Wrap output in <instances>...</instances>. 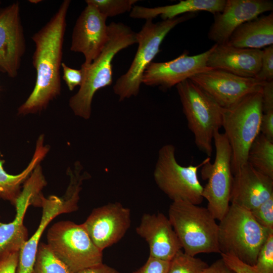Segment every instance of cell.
<instances>
[{
	"label": "cell",
	"mask_w": 273,
	"mask_h": 273,
	"mask_svg": "<svg viewBox=\"0 0 273 273\" xmlns=\"http://www.w3.org/2000/svg\"><path fill=\"white\" fill-rule=\"evenodd\" d=\"M46 185L39 164L24 182L17 199L14 219L9 223L0 221V259L10 253L20 252L28 240V231L23 223L24 216L29 206L40 207L41 190Z\"/></svg>",
	"instance_id": "11"
},
{
	"label": "cell",
	"mask_w": 273,
	"mask_h": 273,
	"mask_svg": "<svg viewBox=\"0 0 273 273\" xmlns=\"http://www.w3.org/2000/svg\"><path fill=\"white\" fill-rule=\"evenodd\" d=\"M135 231L147 242L150 256L170 261L182 249L168 218L162 213H144Z\"/></svg>",
	"instance_id": "19"
},
{
	"label": "cell",
	"mask_w": 273,
	"mask_h": 273,
	"mask_svg": "<svg viewBox=\"0 0 273 273\" xmlns=\"http://www.w3.org/2000/svg\"><path fill=\"white\" fill-rule=\"evenodd\" d=\"M18 2L0 9V71L10 77L18 75L26 51Z\"/></svg>",
	"instance_id": "14"
},
{
	"label": "cell",
	"mask_w": 273,
	"mask_h": 273,
	"mask_svg": "<svg viewBox=\"0 0 273 273\" xmlns=\"http://www.w3.org/2000/svg\"><path fill=\"white\" fill-rule=\"evenodd\" d=\"M107 19L94 6L87 4L75 22L70 50L82 54L85 64L92 63L98 57L107 42Z\"/></svg>",
	"instance_id": "16"
},
{
	"label": "cell",
	"mask_w": 273,
	"mask_h": 273,
	"mask_svg": "<svg viewBox=\"0 0 273 273\" xmlns=\"http://www.w3.org/2000/svg\"><path fill=\"white\" fill-rule=\"evenodd\" d=\"M70 3V0L63 1L51 19L32 36L35 46L32 64L36 71V81L31 93L18 108L19 115L40 112L60 94V69Z\"/></svg>",
	"instance_id": "1"
},
{
	"label": "cell",
	"mask_w": 273,
	"mask_h": 273,
	"mask_svg": "<svg viewBox=\"0 0 273 273\" xmlns=\"http://www.w3.org/2000/svg\"><path fill=\"white\" fill-rule=\"evenodd\" d=\"M75 273H121L115 268L103 263L84 268Z\"/></svg>",
	"instance_id": "39"
},
{
	"label": "cell",
	"mask_w": 273,
	"mask_h": 273,
	"mask_svg": "<svg viewBox=\"0 0 273 273\" xmlns=\"http://www.w3.org/2000/svg\"><path fill=\"white\" fill-rule=\"evenodd\" d=\"M108 27L109 37L105 46L92 63L81 65L83 82L69 102L74 114L85 120L91 116L92 101L96 93L112 84V61L115 56L121 50L137 43L136 33L128 26L112 22Z\"/></svg>",
	"instance_id": "2"
},
{
	"label": "cell",
	"mask_w": 273,
	"mask_h": 273,
	"mask_svg": "<svg viewBox=\"0 0 273 273\" xmlns=\"http://www.w3.org/2000/svg\"><path fill=\"white\" fill-rule=\"evenodd\" d=\"M187 119L199 150L211 156L214 132L222 127L223 108L190 79L176 85Z\"/></svg>",
	"instance_id": "6"
},
{
	"label": "cell",
	"mask_w": 273,
	"mask_h": 273,
	"mask_svg": "<svg viewBox=\"0 0 273 273\" xmlns=\"http://www.w3.org/2000/svg\"><path fill=\"white\" fill-rule=\"evenodd\" d=\"M130 223V209L114 202L93 209L82 224L95 245L103 251L123 238Z\"/></svg>",
	"instance_id": "13"
},
{
	"label": "cell",
	"mask_w": 273,
	"mask_h": 273,
	"mask_svg": "<svg viewBox=\"0 0 273 273\" xmlns=\"http://www.w3.org/2000/svg\"><path fill=\"white\" fill-rule=\"evenodd\" d=\"M1 2L0 1V5H1Z\"/></svg>",
	"instance_id": "41"
},
{
	"label": "cell",
	"mask_w": 273,
	"mask_h": 273,
	"mask_svg": "<svg viewBox=\"0 0 273 273\" xmlns=\"http://www.w3.org/2000/svg\"><path fill=\"white\" fill-rule=\"evenodd\" d=\"M169 264L170 261L149 256L145 264L133 273H167Z\"/></svg>",
	"instance_id": "33"
},
{
	"label": "cell",
	"mask_w": 273,
	"mask_h": 273,
	"mask_svg": "<svg viewBox=\"0 0 273 273\" xmlns=\"http://www.w3.org/2000/svg\"><path fill=\"white\" fill-rule=\"evenodd\" d=\"M230 202L251 210L273 196V178L248 162L233 174Z\"/></svg>",
	"instance_id": "18"
},
{
	"label": "cell",
	"mask_w": 273,
	"mask_h": 273,
	"mask_svg": "<svg viewBox=\"0 0 273 273\" xmlns=\"http://www.w3.org/2000/svg\"><path fill=\"white\" fill-rule=\"evenodd\" d=\"M203 273H237L235 270L229 267L223 260L221 258L210 266H208L203 271Z\"/></svg>",
	"instance_id": "38"
},
{
	"label": "cell",
	"mask_w": 273,
	"mask_h": 273,
	"mask_svg": "<svg viewBox=\"0 0 273 273\" xmlns=\"http://www.w3.org/2000/svg\"><path fill=\"white\" fill-rule=\"evenodd\" d=\"M261 94L263 113L273 111V81L264 82Z\"/></svg>",
	"instance_id": "36"
},
{
	"label": "cell",
	"mask_w": 273,
	"mask_h": 273,
	"mask_svg": "<svg viewBox=\"0 0 273 273\" xmlns=\"http://www.w3.org/2000/svg\"><path fill=\"white\" fill-rule=\"evenodd\" d=\"M225 263L237 273H260L253 266L247 264L238 258L229 254H220Z\"/></svg>",
	"instance_id": "34"
},
{
	"label": "cell",
	"mask_w": 273,
	"mask_h": 273,
	"mask_svg": "<svg viewBox=\"0 0 273 273\" xmlns=\"http://www.w3.org/2000/svg\"><path fill=\"white\" fill-rule=\"evenodd\" d=\"M262 114L261 92L248 95L223 108L222 127L231 148L233 174L247 162L249 149L260 133Z\"/></svg>",
	"instance_id": "5"
},
{
	"label": "cell",
	"mask_w": 273,
	"mask_h": 273,
	"mask_svg": "<svg viewBox=\"0 0 273 273\" xmlns=\"http://www.w3.org/2000/svg\"><path fill=\"white\" fill-rule=\"evenodd\" d=\"M168 218L186 254L220 253L218 224L207 208L183 200L173 201Z\"/></svg>",
	"instance_id": "3"
},
{
	"label": "cell",
	"mask_w": 273,
	"mask_h": 273,
	"mask_svg": "<svg viewBox=\"0 0 273 273\" xmlns=\"http://www.w3.org/2000/svg\"><path fill=\"white\" fill-rule=\"evenodd\" d=\"M219 221L220 254H231L244 263L254 266L260 248L273 231L258 223L250 210L231 204Z\"/></svg>",
	"instance_id": "4"
},
{
	"label": "cell",
	"mask_w": 273,
	"mask_h": 273,
	"mask_svg": "<svg viewBox=\"0 0 273 273\" xmlns=\"http://www.w3.org/2000/svg\"><path fill=\"white\" fill-rule=\"evenodd\" d=\"M260 132L267 139L273 142V111L263 113Z\"/></svg>",
	"instance_id": "37"
},
{
	"label": "cell",
	"mask_w": 273,
	"mask_h": 273,
	"mask_svg": "<svg viewBox=\"0 0 273 273\" xmlns=\"http://www.w3.org/2000/svg\"><path fill=\"white\" fill-rule=\"evenodd\" d=\"M207 92L222 108H229L246 96L261 92L265 82L240 77L217 69H209L190 78Z\"/></svg>",
	"instance_id": "12"
},
{
	"label": "cell",
	"mask_w": 273,
	"mask_h": 273,
	"mask_svg": "<svg viewBox=\"0 0 273 273\" xmlns=\"http://www.w3.org/2000/svg\"><path fill=\"white\" fill-rule=\"evenodd\" d=\"M206 158L197 165L184 166L175 157V148L172 144L163 145L159 150L153 172L157 187L170 199L183 200L200 204L203 187L198 177V170L207 161Z\"/></svg>",
	"instance_id": "8"
},
{
	"label": "cell",
	"mask_w": 273,
	"mask_h": 273,
	"mask_svg": "<svg viewBox=\"0 0 273 273\" xmlns=\"http://www.w3.org/2000/svg\"><path fill=\"white\" fill-rule=\"evenodd\" d=\"M213 46L200 54L189 56L184 52L167 62H152L145 70L142 82L150 86L167 89L190 79L194 75L208 69L206 62Z\"/></svg>",
	"instance_id": "15"
},
{
	"label": "cell",
	"mask_w": 273,
	"mask_h": 273,
	"mask_svg": "<svg viewBox=\"0 0 273 273\" xmlns=\"http://www.w3.org/2000/svg\"><path fill=\"white\" fill-rule=\"evenodd\" d=\"M272 10L270 0H226L222 11L214 15L208 38L216 44H225L240 25Z\"/></svg>",
	"instance_id": "17"
},
{
	"label": "cell",
	"mask_w": 273,
	"mask_h": 273,
	"mask_svg": "<svg viewBox=\"0 0 273 273\" xmlns=\"http://www.w3.org/2000/svg\"><path fill=\"white\" fill-rule=\"evenodd\" d=\"M192 14H187L156 23L152 19L146 20L136 33L138 48L129 68L117 79L113 87L120 101L138 95L144 72L159 52L166 36L177 25L194 16Z\"/></svg>",
	"instance_id": "7"
},
{
	"label": "cell",
	"mask_w": 273,
	"mask_h": 273,
	"mask_svg": "<svg viewBox=\"0 0 273 273\" xmlns=\"http://www.w3.org/2000/svg\"><path fill=\"white\" fill-rule=\"evenodd\" d=\"M138 0H86L106 17L118 16L130 12Z\"/></svg>",
	"instance_id": "28"
},
{
	"label": "cell",
	"mask_w": 273,
	"mask_h": 273,
	"mask_svg": "<svg viewBox=\"0 0 273 273\" xmlns=\"http://www.w3.org/2000/svg\"><path fill=\"white\" fill-rule=\"evenodd\" d=\"M250 212L261 226L273 231V196Z\"/></svg>",
	"instance_id": "30"
},
{
	"label": "cell",
	"mask_w": 273,
	"mask_h": 273,
	"mask_svg": "<svg viewBox=\"0 0 273 273\" xmlns=\"http://www.w3.org/2000/svg\"><path fill=\"white\" fill-rule=\"evenodd\" d=\"M225 44L236 48L259 50L272 45V12L240 25L232 33Z\"/></svg>",
	"instance_id": "23"
},
{
	"label": "cell",
	"mask_w": 273,
	"mask_h": 273,
	"mask_svg": "<svg viewBox=\"0 0 273 273\" xmlns=\"http://www.w3.org/2000/svg\"><path fill=\"white\" fill-rule=\"evenodd\" d=\"M208 266L199 258L179 250L170 261L167 273H203Z\"/></svg>",
	"instance_id": "27"
},
{
	"label": "cell",
	"mask_w": 273,
	"mask_h": 273,
	"mask_svg": "<svg viewBox=\"0 0 273 273\" xmlns=\"http://www.w3.org/2000/svg\"><path fill=\"white\" fill-rule=\"evenodd\" d=\"M19 252L10 253L0 259V273H17Z\"/></svg>",
	"instance_id": "35"
},
{
	"label": "cell",
	"mask_w": 273,
	"mask_h": 273,
	"mask_svg": "<svg viewBox=\"0 0 273 273\" xmlns=\"http://www.w3.org/2000/svg\"><path fill=\"white\" fill-rule=\"evenodd\" d=\"M253 266L260 273H273V232L262 245Z\"/></svg>",
	"instance_id": "29"
},
{
	"label": "cell",
	"mask_w": 273,
	"mask_h": 273,
	"mask_svg": "<svg viewBox=\"0 0 273 273\" xmlns=\"http://www.w3.org/2000/svg\"><path fill=\"white\" fill-rule=\"evenodd\" d=\"M255 78L262 82L273 81V45L262 50L260 69Z\"/></svg>",
	"instance_id": "31"
},
{
	"label": "cell",
	"mask_w": 273,
	"mask_h": 273,
	"mask_svg": "<svg viewBox=\"0 0 273 273\" xmlns=\"http://www.w3.org/2000/svg\"><path fill=\"white\" fill-rule=\"evenodd\" d=\"M31 273H72L67 266L52 251L47 244H39Z\"/></svg>",
	"instance_id": "26"
},
{
	"label": "cell",
	"mask_w": 273,
	"mask_h": 273,
	"mask_svg": "<svg viewBox=\"0 0 273 273\" xmlns=\"http://www.w3.org/2000/svg\"><path fill=\"white\" fill-rule=\"evenodd\" d=\"M47 242L72 273L103 263V251L93 243L82 224L58 221L49 229Z\"/></svg>",
	"instance_id": "9"
},
{
	"label": "cell",
	"mask_w": 273,
	"mask_h": 273,
	"mask_svg": "<svg viewBox=\"0 0 273 273\" xmlns=\"http://www.w3.org/2000/svg\"><path fill=\"white\" fill-rule=\"evenodd\" d=\"M247 162L258 171L273 178V142L259 133L249 149Z\"/></svg>",
	"instance_id": "25"
},
{
	"label": "cell",
	"mask_w": 273,
	"mask_h": 273,
	"mask_svg": "<svg viewBox=\"0 0 273 273\" xmlns=\"http://www.w3.org/2000/svg\"><path fill=\"white\" fill-rule=\"evenodd\" d=\"M262 50L215 44L209 54L207 67L220 69L246 78H255L261 63Z\"/></svg>",
	"instance_id": "20"
},
{
	"label": "cell",
	"mask_w": 273,
	"mask_h": 273,
	"mask_svg": "<svg viewBox=\"0 0 273 273\" xmlns=\"http://www.w3.org/2000/svg\"><path fill=\"white\" fill-rule=\"evenodd\" d=\"M226 0H185L178 3L154 8L134 5L129 16L134 19L146 20L160 16L163 20L171 19L180 14H191L199 11H207L213 15L222 11Z\"/></svg>",
	"instance_id": "22"
},
{
	"label": "cell",
	"mask_w": 273,
	"mask_h": 273,
	"mask_svg": "<svg viewBox=\"0 0 273 273\" xmlns=\"http://www.w3.org/2000/svg\"><path fill=\"white\" fill-rule=\"evenodd\" d=\"M42 216L39 225L33 235L28 239L19 252L17 273H31L35 262L39 242L44 230L58 215L76 211L78 205L71 199L52 195L45 198L41 196Z\"/></svg>",
	"instance_id": "21"
},
{
	"label": "cell",
	"mask_w": 273,
	"mask_h": 273,
	"mask_svg": "<svg viewBox=\"0 0 273 273\" xmlns=\"http://www.w3.org/2000/svg\"><path fill=\"white\" fill-rule=\"evenodd\" d=\"M29 2H30V3H33V4H36V3H39L40 2H41V1H39V0H30V1H29Z\"/></svg>",
	"instance_id": "40"
},
{
	"label": "cell",
	"mask_w": 273,
	"mask_h": 273,
	"mask_svg": "<svg viewBox=\"0 0 273 273\" xmlns=\"http://www.w3.org/2000/svg\"><path fill=\"white\" fill-rule=\"evenodd\" d=\"M44 135L39 136L35 150L27 167L20 173H8L3 167L4 160H0V199L8 201L15 205L21 193V186L30 176L35 167L40 163L48 153L50 148L44 146Z\"/></svg>",
	"instance_id": "24"
},
{
	"label": "cell",
	"mask_w": 273,
	"mask_h": 273,
	"mask_svg": "<svg viewBox=\"0 0 273 273\" xmlns=\"http://www.w3.org/2000/svg\"><path fill=\"white\" fill-rule=\"evenodd\" d=\"M61 67L63 72V79L68 89L72 91L75 87L80 86L83 80V72L81 68H72L63 62L62 63Z\"/></svg>",
	"instance_id": "32"
},
{
	"label": "cell",
	"mask_w": 273,
	"mask_h": 273,
	"mask_svg": "<svg viewBox=\"0 0 273 273\" xmlns=\"http://www.w3.org/2000/svg\"><path fill=\"white\" fill-rule=\"evenodd\" d=\"M215 149L214 162L207 161L201 167L202 177L208 181L202 192L208 202L207 209L215 219L220 220L230 206L233 180L232 151L223 133L216 130L213 140Z\"/></svg>",
	"instance_id": "10"
}]
</instances>
